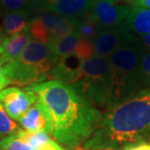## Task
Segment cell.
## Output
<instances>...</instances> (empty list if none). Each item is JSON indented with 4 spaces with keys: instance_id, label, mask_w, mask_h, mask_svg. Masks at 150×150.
<instances>
[{
    "instance_id": "1",
    "label": "cell",
    "mask_w": 150,
    "mask_h": 150,
    "mask_svg": "<svg viewBox=\"0 0 150 150\" xmlns=\"http://www.w3.org/2000/svg\"><path fill=\"white\" fill-rule=\"evenodd\" d=\"M25 89L33 91L46 107L52 121L51 137L65 147L82 146L100 125V110L67 84L50 80Z\"/></svg>"
},
{
    "instance_id": "2",
    "label": "cell",
    "mask_w": 150,
    "mask_h": 150,
    "mask_svg": "<svg viewBox=\"0 0 150 150\" xmlns=\"http://www.w3.org/2000/svg\"><path fill=\"white\" fill-rule=\"evenodd\" d=\"M139 142H150L149 89L140 90L107 109L100 125L82 145V149L122 150Z\"/></svg>"
},
{
    "instance_id": "3",
    "label": "cell",
    "mask_w": 150,
    "mask_h": 150,
    "mask_svg": "<svg viewBox=\"0 0 150 150\" xmlns=\"http://www.w3.org/2000/svg\"><path fill=\"white\" fill-rule=\"evenodd\" d=\"M144 52L137 38L108 57L110 79L105 111L140 91L139 64Z\"/></svg>"
},
{
    "instance_id": "4",
    "label": "cell",
    "mask_w": 150,
    "mask_h": 150,
    "mask_svg": "<svg viewBox=\"0 0 150 150\" xmlns=\"http://www.w3.org/2000/svg\"><path fill=\"white\" fill-rule=\"evenodd\" d=\"M109 79L108 59L93 55L83 59L79 75L70 87L88 103L105 110Z\"/></svg>"
},
{
    "instance_id": "5",
    "label": "cell",
    "mask_w": 150,
    "mask_h": 150,
    "mask_svg": "<svg viewBox=\"0 0 150 150\" xmlns=\"http://www.w3.org/2000/svg\"><path fill=\"white\" fill-rule=\"evenodd\" d=\"M76 18H67L61 15L46 13L32 18L28 32L31 39L49 45L54 41L75 32Z\"/></svg>"
},
{
    "instance_id": "6",
    "label": "cell",
    "mask_w": 150,
    "mask_h": 150,
    "mask_svg": "<svg viewBox=\"0 0 150 150\" xmlns=\"http://www.w3.org/2000/svg\"><path fill=\"white\" fill-rule=\"evenodd\" d=\"M17 61L33 72L41 82H44L50 76L51 70L59 59L54 55L48 45L30 39Z\"/></svg>"
},
{
    "instance_id": "7",
    "label": "cell",
    "mask_w": 150,
    "mask_h": 150,
    "mask_svg": "<svg viewBox=\"0 0 150 150\" xmlns=\"http://www.w3.org/2000/svg\"><path fill=\"white\" fill-rule=\"evenodd\" d=\"M132 9L125 0H93L88 13L103 29L124 23Z\"/></svg>"
},
{
    "instance_id": "8",
    "label": "cell",
    "mask_w": 150,
    "mask_h": 150,
    "mask_svg": "<svg viewBox=\"0 0 150 150\" xmlns=\"http://www.w3.org/2000/svg\"><path fill=\"white\" fill-rule=\"evenodd\" d=\"M137 35L130 31L125 23L112 28H103L92 42L94 55L107 58L120 48L134 43Z\"/></svg>"
},
{
    "instance_id": "9",
    "label": "cell",
    "mask_w": 150,
    "mask_h": 150,
    "mask_svg": "<svg viewBox=\"0 0 150 150\" xmlns=\"http://www.w3.org/2000/svg\"><path fill=\"white\" fill-rule=\"evenodd\" d=\"M37 100V95L31 90L25 89L23 91L18 87H9L0 91V103L10 118L15 121H20L21 117Z\"/></svg>"
},
{
    "instance_id": "10",
    "label": "cell",
    "mask_w": 150,
    "mask_h": 150,
    "mask_svg": "<svg viewBox=\"0 0 150 150\" xmlns=\"http://www.w3.org/2000/svg\"><path fill=\"white\" fill-rule=\"evenodd\" d=\"M48 46L58 59L65 56L75 55L85 59L94 55L92 42L82 38L76 32L59 38Z\"/></svg>"
},
{
    "instance_id": "11",
    "label": "cell",
    "mask_w": 150,
    "mask_h": 150,
    "mask_svg": "<svg viewBox=\"0 0 150 150\" xmlns=\"http://www.w3.org/2000/svg\"><path fill=\"white\" fill-rule=\"evenodd\" d=\"M93 0H35L34 6L43 11L67 18H78L89 11Z\"/></svg>"
},
{
    "instance_id": "12",
    "label": "cell",
    "mask_w": 150,
    "mask_h": 150,
    "mask_svg": "<svg viewBox=\"0 0 150 150\" xmlns=\"http://www.w3.org/2000/svg\"><path fill=\"white\" fill-rule=\"evenodd\" d=\"M19 122L26 131L46 132L51 136L52 121L50 114L39 100L21 117Z\"/></svg>"
},
{
    "instance_id": "13",
    "label": "cell",
    "mask_w": 150,
    "mask_h": 150,
    "mask_svg": "<svg viewBox=\"0 0 150 150\" xmlns=\"http://www.w3.org/2000/svg\"><path fill=\"white\" fill-rule=\"evenodd\" d=\"M82 62L83 59L75 55L62 57L54 65L49 77L68 86L73 85L79 75Z\"/></svg>"
},
{
    "instance_id": "14",
    "label": "cell",
    "mask_w": 150,
    "mask_h": 150,
    "mask_svg": "<svg viewBox=\"0 0 150 150\" xmlns=\"http://www.w3.org/2000/svg\"><path fill=\"white\" fill-rule=\"evenodd\" d=\"M2 16L3 31L8 36L26 31L31 20L30 11L28 8L8 12Z\"/></svg>"
},
{
    "instance_id": "15",
    "label": "cell",
    "mask_w": 150,
    "mask_h": 150,
    "mask_svg": "<svg viewBox=\"0 0 150 150\" xmlns=\"http://www.w3.org/2000/svg\"><path fill=\"white\" fill-rule=\"evenodd\" d=\"M30 39L31 37L28 30L7 36L0 50V57L6 64L17 61Z\"/></svg>"
},
{
    "instance_id": "16",
    "label": "cell",
    "mask_w": 150,
    "mask_h": 150,
    "mask_svg": "<svg viewBox=\"0 0 150 150\" xmlns=\"http://www.w3.org/2000/svg\"><path fill=\"white\" fill-rule=\"evenodd\" d=\"M125 25L137 36L150 33V9L133 8Z\"/></svg>"
},
{
    "instance_id": "17",
    "label": "cell",
    "mask_w": 150,
    "mask_h": 150,
    "mask_svg": "<svg viewBox=\"0 0 150 150\" xmlns=\"http://www.w3.org/2000/svg\"><path fill=\"white\" fill-rule=\"evenodd\" d=\"M100 30H103V29L100 28V25H98L97 22L93 19L88 12L83 14L82 16L76 18L75 32L86 40L93 42Z\"/></svg>"
},
{
    "instance_id": "18",
    "label": "cell",
    "mask_w": 150,
    "mask_h": 150,
    "mask_svg": "<svg viewBox=\"0 0 150 150\" xmlns=\"http://www.w3.org/2000/svg\"><path fill=\"white\" fill-rule=\"evenodd\" d=\"M15 134L18 139L32 149L38 147L39 145L43 144L51 139V136L46 132H30L19 129Z\"/></svg>"
},
{
    "instance_id": "19",
    "label": "cell",
    "mask_w": 150,
    "mask_h": 150,
    "mask_svg": "<svg viewBox=\"0 0 150 150\" xmlns=\"http://www.w3.org/2000/svg\"><path fill=\"white\" fill-rule=\"evenodd\" d=\"M19 126L6 113L4 107L0 103V139L16 133Z\"/></svg>"
},
{
    "instance_id": "20",
    "label": "cell",
    "mask_w": 150,
    "mask_h": 150,
    "mask_svg": "<svg viewBox=\"0 0 150 150\" xmlns=\"http://www.w3.org/2000/svg\"><path fill=\"white\" fill-rule=\"evenodd\" d=\"M140 90H150V51H146L142 57L139 64Z\"/></svg>"
},
{
    "instance_id": "21",
    "label": "cell",
    "mask_w": 150,
    "mask_h": 150,
    "mask_svg": "<svg viewBox=\"0 0 150 150\" xmlns=\"http://www.w3.org/2000/svg\"><path fill=\"white\" fill-rule=\"evenodd\" d=\"M0 150H33L22 140L16 137V134H12L10 136L0 139Z\"/></svg>"
},
{
    "instance_id": "22",
    "label": "cell",
    "mask_w": 150,
    "mask_h": 150,
    "mask_svg": "<svg viewBox=\"0 0 150 150\" xmlns=\"http://www.w3.org/2000/svg\"><path fill=\"white\" fill-rule=\"evenodd\" d=\"M30 0H0V15L28 8Z\"/></svg>"
},
{
    "instance_id": "23",
    "label": "cell",
    "mask_w": 150,
    "mask_h": 150,
    "mask_svg": "<svg viewBox=\"0 0 150 150\" xmlns=\"http://www.w3.org/2000/svg\"><path fill=\"white\" fill-rule=\"evenodd\" d=\"M33 150H67V149L62 147V146L59 144V143L57 142L56 140L50 139V140H48L47 142L39 145L38 147L34 148Z\"/></svg>"
},
{
    "instance_id": "24",
    "label": "cell",
    "mask_w": 150,
    "mask_h": 150,
    "mask_svg": "<svg viewBox=\"0 0 150 150\" xmlns=\"http://www.w3.org/2000/svg\"><path fill=\"white\" fill-rule=\"evenodd\" d=\"M6 64H6L2 59L1 57H0V85H1L3 88L8 86V82H7V79H6V74H5Z\"/></svg>"
},
{
    "instance_id": "25",
    "label": "cell",
    "mask_w": 150,
    "mask_h": 150,
    "mask_svg": "<svg viewBox=\"0 0 150 150\" xmlns=\"http://www.w3.org/2000/svg\"><path fill=\"white\" fill-rule=\"evenodd\" d=\"M137 41L142 45V47L144 49V51H150V33L140 35V36H137Z\"/></svg>"
},
{
    "instance_id": "26",
    "label": "cell",
    "mask_w": 150,
    "mask_h": 150,
    "mask_svg": "<svg viewBox=\"0 0 150 150\" xmlns=\"http://www.w3.org/2000/svg\"><path fill=\"white\" fill-rule=\"evenodd\" d=\"M150 146V142H139L134 144L128 145L122 150H148Z\"/></svg>"
},
{
    "instance_id": "27",
    "label": "cell",
    "mask_w": 150,
    "mask_h": 150,
    "mask_svg": "<svg viewBox=\"0 0 150 150\" xmlns=\"http://www.w3.org/2000/svg\"><path fill=\"white\" fill-rule=\"evenodd\" d=\"M131 5L133 8L150 9V0H134Z\"/></svg>"
},
{
    "instance_id": "28",
    "label": "cell",
    "mask_w": 150,
    "mask_h": 150,
    "mask_svg": "<svg viewBox=\"0 0 150 150\" xmlns=\"http://www.w3.org/2000/svg\"><path fill=\"white\" fill-rule=\"evenodd\" d=\"M5 38H6V36H5L4 31H3V28H1V26H0V50H1L3 43H4Z\"/></svg>"
},
{
    "instance_id": "29",
    "label": "cell",
    "mask_w": 150,
    "mask_h": 150,
    "mask_svg": "<svg viewBox=\"0 0 150 150\" xmlns=\"http://www.w3.org/2000/svg\"><path fill=\"white\" fill-rule=\"evenodd\" d=\"M95 150H117L114 148H100V149H95Z\"/></svg>"
},
{
    "instance_id": "30",
    "label": "cell",
    "mask_w": 150,
    "mask_h": 150,
    "mask_svg": "<svg viewBox=\"0 0 150 150\" xmlns=\"http://www.w3.org/2000/svg\"><path fill=\"white\" fill-rule=\"evenodd\" d=\"M125 1H127V2L130 3V4H132V3H133V2L134 1V0H125Z\"/></svg>"
},
{
    "instance_id": "31",
    "label": "cell",
    "mask_w": 150,
    "mask_h": 150,
    "mask_svg": "<svg viewBox=\"0 0 150 150\" xmlns=\"http://www.w3.org/2000/svg\"><path fill=\"white\" fill-rule=\"evenodd\" d=\"M2 89H4V88H3V87H2L1 85H0V91H1V90H2Z\"/></svg>"
},
{
    "instance_id": "32",
    "label": "cell",
    "mask_w": 150,
    "mask_h": 150,
    "mask_svg": "<svg viewBox=\"0 0 150 150\" xmlns=\"http://www.w3.org/2000/svg\"><path fill=\"white\" fill-rule=\"evenodd\" d=\"M148 150H150V146H149V149H148Z\"/></svg>"
}]
</instances>
